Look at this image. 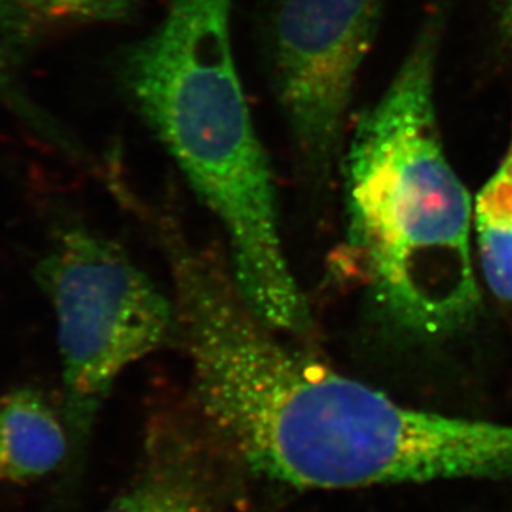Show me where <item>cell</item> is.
I'll use <instances>...</instances> for the list:
<instances>
[{"instance_id":"6da1fadb","label":"cell","mask_w":512,"mask_h":512,"mask_svg":"<svg viewBox=\"0 0 512 512\" xmlns=\"http://www.w3.org/2000/svg\"><path fill=\"white\" fill-rule=\"evenodd\" d=\"M179 342L209 435L295 489L512 478V425L401 405L277 337L213 259L174 276Z\"/></svg>"},{"instance_id":"7a4b0ae2","label":"cell","mask_w":512,"mask_h":512,"mask_svg":"<svg viewBox=\"0 0 512 512\" xmlns=\"http://www.w3.org/2000/svg\"><path fill=\"white\" fill-rule=\"evenodd\" d=\"M234 0H170L120 58L121 85L228 237L237 292L279 334L304 337L312 312L282 242L271 161L232 45Z\"/></svg>"},{"instance_id":"3957f363","label":"cell","mask_w":512,"mask_h":512,"mask_svg":"<svg viewBox=\"0 0 512 512\" xmlns=\"http://www.w3.org/2000/svg\"><path fill=\"white\" fill-rule=\"evenodd\" d=\"M441 29L440 14L426 20L387 90L358 118L343 163L348 251L385 322L421 340L458 334L481 305L473 204L436 116Z\"/></svg>"},{"instance_id":"277c9868","label":"cell","mask_w":512,"mask_h":512,"mask_svg":"<svg viewBox=\"0 0 512 512\" xmlns=\"http://www.w3.org/2000/svg\"><path fill=\"white\" fill-rule=\"evenodd\" d=\"M35 279L54 307L63 416L77 459L121 373L178 342V312L123 247L85 226L58 232Z\"/></svg>"},{"instance_id":"5b68a950","label":"cell","mask_w":512,"mask_h":512,"mask_svg":"<svg viewBox=\"0 0 512 512\" xmlns=\"http://www.w3.org/2000/svg\"><path fill=\"white\" fill-rule=\"evenodd\" d=\"M385 0H279L271 22L277 102L299 170L325 183L342 150L358 73Z\"/></svg>"},{"instance_id":"8992f818","label":"cell","mask_w":512,"mask_h":512,"mask_svg":"<svg viewBox=\"0 0 512 512\" xmlns=\"http://www.w3.org/2000/svg\"><path fill=\"white\" fill-rule=\"evenodd\" d=\"M211 443L191 426L160 421L135 476L102 512H219L223 481Z\"/></svg>"},{"instance_id":"52a82bcc","label":"cell","mask_w":512,"mask_h":512,"mask_svg":"<svg viewBox=\"0 0 512 512\" xmlns=\"http://www.w3.org/2000/svg\"><path fill=\"white\" fill-rule=\"evenodd\" d=\"M70 453L67 425L34 388L0 398V484L25 486L49 476Z\"/></svg>"},{"instance_id":"ba28073f","label":"cell","mask_w":512,"mask_h":512,"mask_svg":"<svg viewBox=\"0 0 512 512\" xmlns=\"http://www.w3.org/2000/svg\"><path fill=\"white\" fill-rule=\"evenodd\" d=\"M140 0H0V47L24 57L49 40L90 25L131 19Z\"/></svg>"},{"instance_id":"9c48e42d","label":"cell","mask_w":512,"mask_h":512,"mask_svg":"<svg viewBox=\"0 0 512 512\" xmlns=\"http://www.w3.org/2000/svg\"><path fill=\"white\" fill-rule=\"evenodd\" d=\"M473 224L484 282L512 304V123L508 151L474 201Z\"/></svg>"},{"instance_id":"30bf717a","label":"cell","mask_w":512,"mask_h":512,"mask_svg":"<svg viewBox=\"0 0 512 512\" xmlns=\"http://www.w3.org/2000/svg\"><path fill=\"white\" fill-rule=\"evenodd\" d=\"M0 105H4L10 113H14L29 130L42 138L47 145L54 150L62 151L68 158L83 161L87 155L83 153L82 146L73 140L72 135L63 126L45 112L44 108L37 105L35 100L29 97V93L20 87L15 80L10 58L0 47Z\"/></svg>"},{"instance_id":"8fae6325","label":"cell","mask_w":512,"mask_h":512,"mask_svg":"<svg viewBox=\"0 0 512 512\" xmlns=\"http://www.w3.org/2000/svg\"><path fill=\"white\" fill-rule=\"evenodd\" d=\"M501 27H503L506 39L512 45V0H503V7H501Z\"/></svg>"}]
</instances>
